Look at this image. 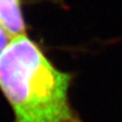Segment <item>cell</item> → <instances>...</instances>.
<instances>
[{
  "label": "cell",
  "mask_w": 122,
  "mask_h": 122,
  "mask_svg": "<svg viewBox=\"0 0 122 122\" xmlns=\"http://www.w3.org/2000/svg\"><path fill=\"white\" fill-rule=\"evenodd\" d=\"M71 80L27 36L11 39L0 54V89L15 122H81L70 104Z\"/></svg>",
  "instance_id": "obj_1"
},
{
  "label": "cell",
  "mask_w": 122,
  "mask_h": 122,
  "mask_svg": "<svg viewBox=\"0 0 122 122\" xmlns=\"http://www.w3.org/2000/svg\"><path fill=\"white\" fill-rule=\"evenodd\" d=\"M0 26L10 39L26 36L19 0H0Z\"/></svg>",
  "instance_id": "obj_2"
},
{
  "label": "cell",
  "mask_w": 122,
  "mask_h": 122,
  "mask_svg": "<svg viewBox=\"0 0 122 122\" xmlns=\"http://www.w3.org/2000/svg\"><path fill=\"white\" fill-rule=\"evenodd\" d=\"M10 40L11 39L9 38L8 34L5 33V31L0 26V54L3 51V49L6 47V45L10 43Z\"/></svg>",
  "instance_id": "obj_3"
}]
</instances>
